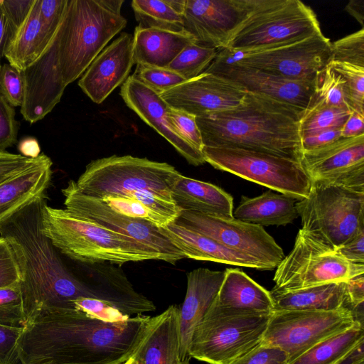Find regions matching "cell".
Instances as JSON below:
<instances>
[{
  "mask_svg": "<svg viewBox=\"0 0 364 364\" xmlns=\"http://www.w3.org/2000/svg\"><path fill=\"white\" fill-rule=\"evenodd\" d=\"M42 232L61 254L82 264L161 260L151 247L47 202L42 210Z\"/></svg>",
  "mask_w": 364,
  "mask_h": 364,
  "instance_id": "cell-4",
  "label": "cell"
},
{
  "mask_svg": "<svg viewBox=\"0 0 364 364\" xmlns=\"http://www.w3.org/2000/svg\"><path fill=\"white\" fill-rule=\"evenodd\" d=\"M43 52L39 0H36L26 21L7 48L4 58L11 66L21 72Z\"/></svg>",
  "mask_w": 364,
  "mask_h": 364,
  "instance_id": "cell-33",
  "label": "cell"
},
{
  "mask_svg": "<svg viewBox=\"0 0 364 364\" xmlns=\"http://www.w3.org/2000/svg\"><path fill=\"white\" fill-rule=\"evenodd\" d=\"M330 60L364 67V28L331 43Z\"/></svg>",
  "mask_w": 364,
  "mask_h": 364,
  "instance_id": "cell-41",
  "label": "cell"
},
{
  "mask_svg": "<svg viewBox=\"0 0 364 364\" xmlns=\"http://www.w3.org/2000/svg\"><path fill=\"white\" fill-rule=\"evenodd\" d=\"M300 163L311 182L364 192V134L302 151Z\"/></svg>",
  "mask_w": 364,
  "mask_h": 364,
  "instance_id": "cell-17",
  "label": "cell"
},
{
  "mask_svg": "<svg viewBox=\"0 0 364 364\" xmlns=\"http://www.w3.org/2000/svg\"><path fill=\"white\" fill-rule=\"evenodd\" d=\"M351 112L331 107L313 93L299 119L300 136L341 129Z\"/></svg>",
  "mask_w": 364,
  "mask_h": 364,
  "instance_id": "cell-34",
  "label": "cell"
},
{
  "mask_svg": "<svg viewBox=\"0 0 364 364\" xmlns=\"http://www.w3.org/2000/svg\"><path fill=\"white\" fill-rule=\"evenodd\" d=\"M178 364H190L189 360L188 358L181 360Z\"/></svg>",
  "mask_w": 364,
  "mask_h": 364,
  "instance_id": "cell-63",
  "label": "cell"
},
{
  "mask_svg": "<svg viewBox=\"0 0 364 364\" xmlns=\"http://www.w3.org/2000/svg\"><path fill=\"white\" fill-rule=\"evenodd\" d=\"M214 303L242 312L271 314L274 311L270 292L237 268L225 270Z\"/></svg>",
  "mask_w": 364,
  "mask_h": 364,
  "instance_id": "cell-28",
  "label": "cell"
},
{
  "mask_svg": "<svg viewBox=\"0 0 364 364\" xmlns=\"http://www.w3.org/2000/svg\"><path fill=\"white\" fill-rule=\"evenodd\" d=\"M139 26L172 32L183 31L182 15L167 0H134L131 3Z\"/></svg>",
  "mask_w": 364,
  "mask_h": 364,
  "instance_id": "cell-35",
  "label": "cell"
},
{
  "mask_svg": "<svg viewBox=\"0 0 364 364\" xmlns=\"http://www.w3.org/2000/svg\"><path fill=\"white\" fill-rule=\"evenodd\" d=\"M168 4L178 14H183L186 0H167Z\"/></svg>",
  "mask_w": 364,
  "mask_h": 364,
  "instance_id": "cell-61",
  "label": "cell"
},
{
  "mask_svg": "<svg viewBox=\"0 0 364 364\" xmlns=\"http://www.w3.org/2000/svg\"><path fill=\"white\" fill-rule=\"evenodd\" d=\"M331 42L322 32L251 49L223 48L214 61L258 69L290 80L314 82L331 60Z\"/></svg>",
  "mask_w": 364,
  "mask_h": 364,
  "instance_id": "cell-9",
  "label": "cell"
},
{
  "mask_svg": "<svg viewBox=\"0 0 364 364\" xmlns=\"http://www.w3.org/2000/svg\"><path fill=\"white\" fill-rule=\"evenodd\" d=\"M345 9L364 28V0H350Z\"/></svg>",
  "mask_w": 364,
  "mask_h": 364,
  "instance_id": "cell-59",
  "label": "cell"
},
{
  "mask_svg": "<svg viewBox=\"0 0 364 364\" xmlns=\"http://www.w3.org/2000/svg\"><path fill=\"white\" fill-rule=\"evenodd\" d=\"M73 309L107 322H120L129 317L109 304L93 298L80 297L72 301Z\"/></svg>",
  "mask_w": 364,
  "mask_h": 364,
  "instance_id": "cell-45",
  "label": "cell"
},
{
  "mask_svg": "<svg viewBox=\"0 0 364 364\" xmlns=\"http://www.w3.org/2000/svg\"><path fill=\"white\" fill-rule=\"evenodd\" d=\"M196 117L195 115L171 107L168 112V121L176 132L191 146L202 152L203 143Z\"/></svg>",
  "mask_w": 364,
  "mask_h": 364,
  "instance_id": "cell-44",
  "label": "cell"
},
{
  "mask_svg": "<svg viewBox=\"0 0 364 364\" xmlns=\"http://www.w3.org/2000/svg\"><path fill=\"white\" fill-rule=\"evenodd\" d=\"M274 311H336L346 308V282H331L291 291H270Z\"/></svg>",
  "mask_w": 364,
  "mask_h": 364,
  "instance_id": "cell-31",
  "label": "cell"
},
{
  "mask_svg": "<svg viewBox=\"0 0 364 364\" xmlns=\"http://www.w3.org/2000/svg\"><path fill=\"white\" fill-rule=\"evenodd\" d=\"M21 73L24 90L21 113L26 121L33 124L53 109L66 87L59 65L57 33L46 50Z\"/></svg>",
  "mask_w": 364,
  "mask_h": 364,
  "instance_id": "cell-19",
  "label": "cell"
},
{
  "mask_svg": "<svg viewBox=\"0 0 364 364\" xmlns=\"http://www.w3.org/2000/svg\"><path fill=\"white\" fill-rule=\"evenodd\" d=\"M61 191L65 198V209L72 215L95 222L151 247L161 255L162 261L175 264L186 258L161 228L146 220L119 213L100 199L82 193L75 181L70 180Z\"/></svg>",
  "mask_w": 364,
  "mask_h": 364,
  "instance_id": "cell-14",
  "label": "cell"
},
{
  "mask_svg": "<svg viewBox=\"0 0 364 364\" xmlns=\"http://www.w3.org/2000/svg\"><path fill=\"white\" fill-rule=\"evenodd\" d=\"M132 75L159 95L186 81L167 68L143 65H136Z\"/></svg>",
  "mask_w": 364,
  "mask_h": 364,
  "instance_id": "cell-40",
  "label": "cell"
},
{
  "mask_svg": "<svg viewBox=\"0 0 364 364\" xmlns=\"http://www.w3.org/2000/svg\"><path fill=\"white\" fill-rule=\"evenodd\" d=\"M296 201L272 190L254 198L242 196L240 204L233 210V218L262 227L286 225L299 217Z\"/></svg>",
  "mask_w": 364,
  "mask_h": 364,
  "instance_id": "cell-30",
  "label": "cell"
},
{
  "mask_svg": "<svg viewBox=\"0 0 364 364\" xmlns=\"http://www.w3.org/2000/svg\"><path fill=\"white\" fill-rule=\"evenodd\" d=\"M23 328L0 325V364H21L18 341Z\"/></svg>",
  "mask_w": 364,
  "mask_h": 364,
  "instance_id": "cell-51",
  "label": "cell"
},
{
  "mask_svg": "<svg viewBox=\"0 0 364 364\" xmlns=\"http://www.w3.org/2000/svg\"><path fill=\"white\" fill-rule=\"evenodd\" d=\"M217 53L215 48L193 43L187 46L166 68L188 80L203 73Z\"/></svg>",
  "mask_w": 364,
  "mask_h": 364,
  "instance_id": "cell-37",
  "label": "cell"
},
{
  "mask_svg": "<svg viewBox=\"0 0 364 364\" xmlns=\"http://www.w3.org/2000/svg\"><path fill=\"white\" fill-rule=\"evenodd\" d=\"M180 348L179 307L171 305L154 316L132 357L140 364H178Z\"/></svg>",
  "mask_w": 364,
  "mask_h": 364,
  "instance_id": "cell-25",
  "label": "cell"
},
{
  "mask_svg": "<svg viewBox=\"0 0 364 364\" xmlns=\"http://www.w3.org/2000/svg\"><path fill=\"white\" fill-rule=\"evenodd\" d=\"M18 130L15 109L0 94V152L6 151L16 142Z\"/></svg>",
  "mask_w": 364,
  "mask_h": 364,
  "instance_id": "cell-50",
  "label": "cell"
},
{
  "mask_svg": "<svg viewBox=\"0 0 364 364\" xmlns=\"http://www.w3.org/2000/svg\"><path fill=\"white\" fill-rule=\"evenodd\" d=\"M328 64L345 80L353 111L364 114V67L335 60Z\"/></svg>",
  "mask_w": 364,
  "mask_h": 364,
  "instance_id": "cell-38",
  "label": "cell"
},
{
  "mask_svg": "<svg viewBox=\"0 0 364 364\" xmlns=\"http://www.w3.org/2000/svg\"><path fill=\"white\" fill-rule=\"evenodd\" d=\"M35 1L0 0V6L6 15L14 37L26 21Z\"/></svg>",
  "mask_w": 364,
  "mask_h": 364,
  "instance_id": "cell-52",
  "label": "cell"
},
{
  "mask_svg": "<svg viewBox=\"0 0 364 364\" xmlns=\"http://www.w3.org/2000/svg\"><path fill=\"white\" fill-rule=\"evenodd\" d=\"M364 274V264H351L332 250L299 230L291 251L277 265L274 287L284 292L331 282H346Z\"/></svg>",
  "mask_w": 364,
  "mask_h": 364,
  "instance_id": "cell-12",
  "label": "cell"
},
{
  "mask_svg": "<svg viewBox=\"0 0 364 364\" xmlns=\"http://www.w3.org/2000/svg\"><path fill=\"white\" fill-rule=\"evenodd\" d=\"M362 343L363 324L355 322L348 329L319 342L288 364H338Z\"/></svg>",
  "mask_w": 364,
  "mask_h": 364,
  "instance_id": "cell-32",
  "label": "cell"
},
{
  "mask_svg": "<svg viewBox=\"0 0 364 364\" xmlns=\"http://www.w3.org/2000/svg\"><path fill=\"white\" fill-rule=\"evenodd\" d=\"M180 173L166 162L131 155L97 159L90 162L75 181L83 194L102 199L151 191L173 199L171 188Z\"/></svg>",
  "mask_w": 364,
  "mask_h": 364,
  "instance_id": "cell-8",
  "label": "cell"
},
{
  "mask_svg": "<svg viewBox=\"0 0 364 364\" xmlns=\"http://www.w3.org/2000/svg\"><path fill=\"white\" fill-rule=\"evenodd\" d=\"M341 129H328L301 137V152L321 148L339 139Z\"/></svg>",
  "mask_w": 364,
  "mask_h": 364,
  "instance_id": "cell-54",
  "label": "cell"
},
{
  "mask_svg": "<svg viewBox=\"0 0 364 364\" xmlns=\"http://www.w3.org/2000/svg\"><path fill=\"white\" fill-rule=\"evenodd\" d=\"M361 134H364V114L353 111L341 129V137L349 138Z\"/></svg>",
  "mask_w": 364,
  "mask_h": 364,
  "instance_id": "cell-56",
  "label": "cell"
},
{
  "mask_svg": "<svg viewBox=\"0 0 364 364\" xmlns=\"http://www.w3.org/2000/svg\"><path fill=\"white\" fill-rule=\"evenodd\" d=\"M313 95L331 107L353 111L345 80L328 64L316 74Z\"/></svg>",
  "mask_w": 364,
  "mask_h": 364,
  "instance_id": "cell-36",
  "label": "cell"
},
{
  "mask_svg": "<svg viewBox=\"0 0 364 364\" xmlns=\"http://www.w3.org/2000/svg\"><path fill=\"white\" fill-rule=\"evenodd\" d=\"M355 322L348 308L328 311H273L262 343L284 350L289 363Z\"/></svg>",
  "mask_w": 364,
  "mask_h": 364,
  "instance_id": "cell-13",
  "label": "cell"
},
{
  "mask_svg": "<svg viewBox=\"0 0 364 364\" xmlns=\"http://www.w3.org/2000/svg\"><path fill=\"white\" fill-rule=\"evenodd\" d=\"M122 364H140V363L132 356L131 358H129L128 360H127Z\"/></svg>",
  "mask_w": 364,
  "mask_h": 364,
  "instance_id": "cell-62",
  "label": "cell"
},
{
  "mask_svg": "<svg viewBox=\"0 0 364 364\" xmlns=\"http://www.w3.org/2000/svg\"><path fill=\"white\" fill-rule=\"evenodd\" d=\"M134 64L132 36L122 33L93 60L78 85L92 102L100 104L124 82Z\"/></svg>",
  "mask_w": 364,
  "mask_h": 364,
  "instance_id": "cell-21",
  "label": "cell"
},
{
  "mask_svg": "<svg viewBox=\"0 0 364 364\" xmlns=\"http://www.w3.org/2000/svg\"><path fill=\"white\" fill-rule=\"evenodd\" d=\"M175 221L256 259L267 269L277 267L285 257L281 247L262 226L189 210H181Z\"/></svg>",
  "mask_w": 364,
  "mask_h": 364,
  "instance_id": "cell-15",
  "label": "cell"
},
{
  "mask_svg": "<svg viewBox=\"0 0 364 364\" xmlns=\"http://www.w3.org/2000/svg\"><path fill=\"white\" fill-rule=\"evenodd\" d=\"M364 343L360 344L338 364H364Z\"/></svg>",
  "mask_w": 364,
  "mask_h": 364,
  "instance_id": "cell-60",
  "label": "cell"
},
{
  "mask_svg": "<svg viewBox=\"0 0 364 364\" xmlns=\"http://www.w3.org/2000/svg\"><path fill=\"white\" fill-rule=\"evenodd\" d=\"M202 152L205 161L215 168L297 200L309 193L311 181L301 163L294 159L232 147L203 146Z\"/></svg>",
  "mask_w": 364,
  "mask_h": 364,
  "instance_id": "cell-10",
  "label": "cell"
},
{
  "mask_svg": "<svg viewBox=\"0 0 364 364\" xmlns=\"http://www.w3.org/2000/svg\"><path fill=\"white\" fill-rule=\"evenodd\" d=\"M247 93L230 80L203 72L159 95L170 107L198 117L235 109Z\"/></svg>",
  "mask_w": 364,
  "mask_h": 364,
  "instance_id": "cell-18",
  "label": "cell"
},
{
  "mask_svg": "<svg viewBox=\"0 0 364 364\" xmlns=\"http://www.w3.org/2000/svg\"><path fill=\"white\" fill-rule=\"evenodd\" d=\"M19 267L10 244L0 237V289L21 282Z\"/></svg>",
  "mask_w": 364,
  "mask_h": 364,
  "instance_id": "cell-49",
  "label": "cell"
},
{
  "mask_svg": "<svg viewBox=\"0 0 364 364\" xmlns=\"http://www.w3.org/2000/svg\"><path fill=\"white\" fill-rule=\"evenodd\" d=\"M336 251L351 264H364V229L360 230Z\"/></svg>",
  "mask_w": 364,
  "mask_h": 364,
  "instance_id": "cell-53",
  "label": "cell"
},
{
  "mask_svg": "<svg viewBox=\"0 0 364 364\" xmlns=\"http://www.w3.org/2000/svg\"><path fill=\"white\" fill-rule=\"evenodd\" d=\"M26 322L20 283L0 289V325L23 328Z\"/></svg>",
  "mask_w": 364,
  "mask_h": 364,
  "instance_id": "cell-39",
  "label": "cell"
},
{
  "mask_svg": "<svg viewBox=\"0 0 364 364\" xmlns=\"http://www.w3.org/2000/svg\"><path fill=\"white\" fill-rule=\"evenodd\" d=\"M205 73H213L262 95L304 110L314 92V82L290 80L258 69L213 60Z\"/></svg>",
  "mask_w": 364,
  "mask_h": 364,
  "instance_id": "cell-20",
  "label": "cell"
},
{
  "mask_svg": "<svg viewBox=\"0 0 364 364\" xmlns=\"http://www.w3.org/2000/svg\"><path fill=\"white\" fill-rule=\"evenodd\" d=\"M46 195L24 206L0 225V237L10 244L21 274L27 320L43 309H70L80 297L97 299L82 277L73 273L60 252L42 232Z\"/></svg>",
  "mask_w": 364,
  "mask_h": 364,
  "instance_id": "cell-2",
  "label": "cell"
},
{
  "mask_svg": "<svg viewBox=\"0 0 364 364\" xmlns=\"http://www.w3.org/2000/svg\"><path fill=\"white\" fill-rule=\"evenodd\" d=\"M14 38L13 30L5 12L0 6V60L4 57L5 53Z\"/></svg>",
  "mask_w": 364,
  "mask_h": 364,
  "instance_id": "cell-57",
  "label": "cell"
},
{
  "mask_svg": "<svg viewBox=\"0 0 364 364\" xmlns=\"http://www.w3.org/2000/svg\"><path fill=\"white\" fill-rule=\"evenodd\" d=\"M122 0H68L57 32L58 59L67 86L80 77L127 21Z\"/></svg>",
  "mask_w": 364,
  "mask_h": 364,
  "instance_id": "cell-5",
  "label": "cell"
},
{
  "mask_svg": "<svg viewBox=\"0 0 364 364\" xmlns=\"http://www.w3.org/2000/svg\"><path fill=\"white\" fill-rule=\"evenodd\" d=\"M120 95L132 110L165 138L190 164L200 166L205 163L203 153L183 140L171 127L168 119L170 106L158 93L130 75L122 84Z\"/></svg>",
  "mask_w": 364,
  "mask_h": 364,
  "instance_id": "cell-22",
  "label": "cell"
},
{
  "mask_svg": "<svg viewBox=\"0 0 364 364\" xmlns=\"http://www.w3.org/2000/svg\"><path fill=\"white\" fill-rule=\"evenodd\" d=\"M320 32L314 11L299 0H255L248 17L226 48L264 47Z\"/></svg>",
  "mask_w": 364,
  "mask_h": 364,
  "instance_id": "cell-11",
  "label": "cell"
},
{
  "mask_svg": "<svg viewBox=\"0 0 364 364\" xmlns=\"http://www.w3.org/2000/svg\"><path fill=\"white\" fill-rule=\"evenodd\" d=\"M154 316L107 322L70 309H43L26 322L18 341L21 364H122L131 358Z\"/></svg>",
  "mask_w": 364,
  "mask_h": 364,
  "instance_id": "cell-1",
  "label": "cell"
},
{
  "mask_svg": "<svg viewBox=\"0 0 364 364\" xmlns=\"http://www.w3.org/2000/svg\"><path fill=\"white\" fill-rule=\"evenodd\" d=\"M100 200L119 213L131 218L146 220L159 228H163L169 224L165 219L149 210L137 200L122 196L106 197Z\"/></svg>",
  "mask_w": 364,
  "mask_h": 364,
  "instance_id": "cell-43",
  "label": "cell"
},
{
  "mask_svg": "<svg viewBox=\"0 0 364 364\" xmlns=\"http://www.w3.org/2000/svg\"><path fill=\"white\" fill-rule=\"evenodd\" d=\"M346 308L350 311L364 303V274L346 281Z\"/></svg>",
  "mask_w": 364,
  "mask_h": 364,
  "instance_id": "cell-55",
  "label": "cell"
},
{
  "mask_svg": "<svg viewBox=\"0 0 364 364\" xmlns=\"http://www.w3.org/2000/svg\"><path fill=\"white\" fill-rule=\"evenodd\" d=\"M23 92L21 73L9 63H4L0 69V94L12 107H21Z\"/></svg>",
  "mask_w": 364,
  "mask_h": 364,
  "instance_id": "cell-46",
  "label": "cell"
},
{
  "mask_svg": "<svg viewBox=\"0 0 364 364\" xmlns=\"http://www.w3.org/2000/svg\"><path fill=\"white\" fill-rule=\"evenodd\" d=\"M1 60H0V69H1Z\"/></svg>",
  "mask_w": 364,
  "mask_h": 364,
  "instance_id": "cell-64",
  "label": "cell"
},
{
  "mask_svg": "<svg viewBox=\"0 0 364 364\" xmlns=\"http://www.w3.org/2000/svg\"><path fill=\"white\" fill-rule=\"evenodd\" d=\"M296 208L301 229L334 250L364 229V192L311 182L308 196L297 200Z\"/></svg>",
  "mask_w": 364,
  "mask_h": 364,
  "instance_id": "cell-7",
  "label": "cell"
},
{
  "mask_svg": "<svg viewBox=\"0 0 364 364\" xmlns=\"http://www.w3.org/2000/svg\"><path fill=\"white\" fill-rule=\"evenodd\" d=\"M68 0H39L43 51L55 37L62 22Z\"/></svg>",
  "mask_w": 364,
  "mask_h": 364,
  "instance_id": "cell-42",
  "label": "cell"
},
{
  "mask_svg": "<svg viewBox=\"0 0 364 364\" xmlns=\"http://www.w3.org/2000/svg\"><path fill=\"white\" fill-rule=\"evenodd\" d=\"M52 165L48 157L0 184V225L24 206L46 195L51 181Z\"/></svg>",
  "mask_w": 364,
  "mask_h": 364,
  "instance_id": "cell-29",
  "label": "cell"
},
{
  "mask_svg": "<svg viewBox=\"0 0 364 364\" xmlns=\"http://www.w3.org/2000/svg\"><path fill=\"white\" fill-rule=\"evenodd\" d=\"M271 314L235 311L213 303L191 336L188 357L229 364L259 345Z\"/></svg>",
  "mask_w": 364,
  "mask_h": 364,
  "instance_id": "cell-6",
  "label": "cell"
},
{
  "mask_svg": "<svg viewBox=\"0 0 364 364\" xmlns=\"http://www.w3.org/2000/svg\"><path fill=\"white\" fill-rule=\"evenodd\" d=\"M196 43L186 33L135 28L132 37L134 63L149 66L166 68L188 45Z\"/></svg>",
  "mask_w": 364,
  "mask_h": 364,
  "instance_id": "cell-27",
  "label": "cell"
},
{
  "mask_svg": "<svg viewBox=\"0 0 364 364\" xmlns=\"http://www.w3.org/2000/svg\"><path fill=\"white\" fill-rule=\"evenodd\" d=\"M301 110L247 92L235 109L196 117L203 146L232 147L289 158L301 157Z\"/></svg>",
  "mask_w": 364,
  "mask_h": 364,
  "instance_id": "cell-3",
  "label": "cell"
},
{
  "mask_svg": "<svg viewBox=\"0 0 364 364\" xmlns=\"http://www.w3.org/2000/svg\"><path fill=\"white\" fill-rule=\"evenodd\" d=\"M225 277V271L198 268L187 274V289L179 308L180 359L188 357V348L196 326L213 304Z\"/></svg>",
  "mask_w": 364,
  "mask_h": 364,
  "instance_id": "cell-23",
  "label": "cell"
},
{
  "mask_svg": "<svg viewBox=\"0 0 364 364\" xmlns=\"http://www.w3.org/2000/svg\"><path fill=\"white\" fill-rule=\"evenodd\" d=\"M254 4L255 0H186L183 31L197 44L218 50L226 48Z\"/></svg>",
  "mask_w": 364,
  "mask_h": 364,
  "instance_id": "cell-16",
  "label": "cell"
},
{
  "mask_svg": "<svg viewBox=\"0 0 364 364\" xmlns=\"http://www.w3.org/2000/svg\"><path fill=\"white\" fill-rule=\"evenodd\" d=\"M18 150L21 155L35 159L40 156L41 148L37 140L32 137H27L22 139L18 144Z\"/></svg>",
  "mask_w": 364,
  "mask_h": 364,
  "instance_id": "cell-58",
  "label": "cell"
},
{
  "mask_svg": "<svg viewBox=\"0 0 364 364\" xmlns=\"http://www.w3.org/2000/svg\"><path fill=\"white\" fill-rule=\"evenodd\" d=\"M44 154L35 159L25 157L20 154L0 152V184L46 161Z\"/></svg>",
  "mask_w": 364,
  "mask_h": 364,
  "instance_id": "cell-47",
  "label": "cell"
},
{
  "mask_svg": "<svg viewBox=\"0 0 364 364\" xmlns=\"http://www.w3.org/2000/svg\"><path fill=\"white\" fill-rule=\"evenodd\" d=\"M288 356L282 349L261 343L229 364H288Z\"/></svg>",
  "mask_w": 364,
  "mask_h": 364,
  "instance_id": "cell-48",
  "label": "cell"
},
{
  "mask_svg": "<svg viewBox=\"0 0 364 364\" xmlns=\"http://www.w3.org/2000/svg\"><path fill=\"white\" fill-rule=\"evenodd\" d=\"M175 203L182 210L205 215L233 218V198L210 183L180 174L171 188Z\"/></svg>",
  "mask_w": 364,
  "mask_h": 364,
  "instance_id": "cell-26",
  "label": "cell"
},
{
  "mask_svg": "<svg viewBox=\"0 0 364 364\" xmlns=\"http://www.w3.org/2000/svg\"><path fill=\"white\" fill-rule=\"evenodd\" d=\"M161 230L183 252L186 258L267 269L264 264L256 259L231 250L213 239L187 228L176 221L161 228Z\"/></svg>",
  "mask_w": 364,
  "mask_h": 364,
  "instance_id": "cell-24",
  "label": "cell"
}]
</instances>
